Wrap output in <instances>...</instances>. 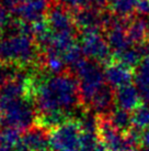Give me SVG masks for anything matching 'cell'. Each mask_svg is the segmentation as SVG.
Segmentation results:
<instances>
[{
    "label": "cell",
    "instance_id": "30bf717a",
    "mask_svg": "<svg viewBox=\"0 0 149 151\" xmlns=\"http://www.w3.org/2000/svg\"><path fill=\"white\" fill-rule=\"evenodd\" d=\"M50 4L47 0H24L14 8L17 17L28 24H34L43 21L44 16H47Z\"/></svg>",
    "mask_w": 149,
    "mask_h": 151
},
{
    "label": "cell",
    "instance_id": "484cf974",
    "mask_svg": "<svg viewBox=\"0 0 149 151\" xmlns=\"http://www.w3.org/2000/svg\"><path fill=\"white\" fill-rule=\"evenodd\" d=\"M0 151H16V147L6 141L0 134Z\"/></svg>",
    "mask_w": 149,
    "mask_h": 151
},
{
    "label": "cell",
    "instance_id": "52a82bcc",
    "mask_svg": "<svg viewBox=\"0 0 149 151\" xmlns=\"http://www.w3.org/2000/svg\"><path fill=\"white\" fill-rule=\"evenodd\" d=\"M47 24L50 32L54 34H77V27L74 17H70L69 10L62 4H56L50 7L47 12Z\"/></svg>",
    "mask_w": 149,
    "mask_h": 151
},
{
    "label": "cell",
    "instance_id": "5b68a950",
    "mask_svg": "<svg viewBox=\"0 0 149 151\" xmlns=\"http://www.w3.org/2000/svg\"><path fill=\"white\" fill-rule=\"evenodd\" d=\"M82 131L77 120L69 119L50 132V147L53 151H80Z\"/></svg>",
    "mask_w": 149,
    "mask_h": 151
},
{
    "label": "cell",
    "instance_id": "4316f807",
    "mask_svg": "<svg viewBox=\"0 0 149 151\" xmlns=\"http://www.w3.org/2000/svg\"><path fill=\"white\" fill-rule=\"evenodd\" d=\"M141 143L144 145V147L149 148V127L144 130V132L141 134Z\"/></svg>",
    "mask_w": 149,
    "mask_h": 151
},
{
    "label": "cell",
    "instance_id": "ffe728a7",
    "mask_svg": "<svg viewBox=\"0 0 149 151\" xmlns=\"http://www.w3.org/2000/svg\"><path fill=\"white\" fill-rule=\"evenodd\" d=\"M21 68L22 67L14 65V64L0 62V87L12 82V81L20 78Z\"/></svg>",
    "mask_w": 149,
    "mask_h": 151
},
{
    "label": "cell",
    "instance_id": "6da1fadb",
    "mask_svg": "<svg viewBox=\"0 0 149 151\" xmlns=\"http://www.w3.org/2000/svg\"><path fill=\"white\" fill-rule=\"evenodd\" d=\"M31 91L35 87V105L40 116L59 115L68 118L78 107L80 99L79 83L74 73L64 72L32 85Z\"/></svg>",
    "mask_w": 149,
    "mask_h": 151
},
{
    "label": "cell",
    "instance_id": "9a60e30c",
    "mask_svg": "<svg viewBox=\"0 0 149 151\" xmlns=\"http://www.w3.org/2000/svg\"><path fill=\"white\" fill-rule=\"evenodd\" d=\"M127 35L133 44H144L149 38V31L147 22L144 19L133 18L126 29Z\"/></svg>",
    "mask_w": 149,
    "mask_h": 151
},
{
    "label": "cell",
    "instance_id": "2e32d148",
    "mask_svg": "<svg viewBox=\"0 0 149 151\" xmlns=\"http://www.w3.org/2000/svg\"><path fill=\"white\" fill-rule=\"evenodd\" d=\"M134 81L141 101L149 106V67L144 62L136 68Z\"/></svg>",
    "mask_w": 149,
    "mask_h": 151
},
{
    "label": "cell",
    "instance_id": "f1b7e54d",
    "mask_svg": "<svg viewBox=\"0 0 149 151\" xmlns=\"http://www.w3.org/2000/svg\"><path fill=\"white\" fill-rule=\"evenodd\" d=\"M144 63L149 67V58H145V61H144Z\"/></svg>",
    "mask_w": 149,
    "mask_h": 151
},
{
    "label": "cell",
    "instance_id": "277c9868",
    "mask_svg": "<svg viewBox=\"0 0 149 151\" xmlns=\"http://www.w3.org/2000/svg\"><path fill=\"white\" fill-rule=\"evenodd\" d=\"M71 73L78 80L81 103L89 106L93 96L106 82L102 65L95 61L83 59L74 67Z\"/></svg>",
    "mask_w": 149,
    "mask_h": 151
},
{
    "label": "cell",
    "instance_id": "7402d4cb",
    "mask_svg": "<svg viewBox=\"0 0 149 151\" xmlns=\"http://www.w3.org/2000/svg\"><path fill=\"white\" fill-rule=\"evenodd\" d=\"M133 127L139 130L147 129L149 127V106H139L133 111L132 115Z\"/></svg>",
    "mask_w": 149,
    "mask_h": 151
},
{
    "label": "cell",
    "instance_id": "4dcf8cb0",
    "mask_svg": "<svg viewBox=\"0 0 149 151\" xmlns=\"http://www.w3.org/2000/svg\"><path fill=\"white\" fill-rule=\"evenodd\" d=\"M146 22H147V27H148V31H149V18L146 20Z\"/></svg>",
    "mask_w": 149,
    "mask_h": 151
},
{
    "label": "cell",
    "instance_id": "3957f363",
    "mask_svg": "<svg viewBox=\"0 0 149 151\" xmlns=\"http://www.w3.org/2000/svg\"><path fill=\"white\" fill-rule=\"evenodd\" d=\"M28 95L0 97V120L4 127L25 131L34 126L35 108Z\"/></svg>",
    "mask_w": 149,
    "mask_h": 151
},
{
    "label": "cell",
    "instance_id": "d6986e66",
    "mask_svg": "<svg viewBox=\"0 0 149 151\" xmlns=\"http://www.w3.org/2000/svg\"><path fill=\"white\" fill-rule=\"evenodd\" d=\"M137 0H112L110 4L111 11L118 17L127 18L136 8Z\"/></svg>",
    "mask_w": 149,
    "mask_h": 151
},
{
    "label": "cell",
    "instance_id": "ac0fdd59",
    "mask_svg": "<svg viewBox=\"0 0 149 151\" xmlns=\"http://www.w3.org/2000/svg\"><path fill=\"white\" fill-rule=\"evenodd\" d=\"M109 118H110L111 122L113 124V126L117 128L120 131L124 132V134H126L128 130L132 129V116L125 109H115L114 111H112L109 115Z\"/></svg>",
    "mask_w": 149,
    "mask_h": 151
},
{
    "label": "cell",
    "instance_id": "83f0119b",
    "mask_svg": "<svg viewBox=\"0 0 149 151\" xmlns=\"http://www.w3.org/2000/svg\"><path fill=\"white\" fill-rule=\"evenodd\" d=\"M95 4H98L99 6H105L108 4H111L112 0H94Z\"/></svg>",
    "mask_w": 149,
    "mask_h": 151
},
{
    "label": "cell",
    "instance_id": "7a4b0ae2",
    "mask_svg": "<svg viewBox=\"0 0 149 151\" xmlns=\"http://www.w3.org/2000/svg\"><path fill=\"white\" fill-rule=\"evenodd\" d=\"M38 61V46L32 25L19 22L8 27L0 35V62L29 66Z\"/></svg>",
    "mask_w": 149,
    "mask_h": 151
},
{
    "label": "cell",
    "instance_id": "8992f818",
    "mask_svg": "<svg viewBox=\"0 0 149 151\" xmlns=\"http://www.w3.org/2000/svg\"><path fill=\"white\" fill-rule=\"evenodd\" d=\"M81 49L83 54L101 65H109L113 60V52L108 41L101 35L100 29L82 31Z\"/></svg>",
    "mask_w": 149,
    "mask_h": 151
},
{
    "label": "cell",
    "instance_id": "8fae6325",
    "mask_svg": "<svg viewBox=\"0 0 149 151\" xmlns=\"http://www.w3.org/2000/svg\"><path fill=\"white\" fill-rule=\"evenodd\" d=\"M114 103L115 93L112 86L105 83L93 96L89 104V108L98 116H109L113 111Z\"/></svg>",
    "mask_w": 149,
    "mask_h": 151
},
{
    "label": "cell",
    "instance_id": "1f68e13d",
    "mask_svg": "<svg viewBox=\"0 0 149 151\" xmlns=\"http://www.w3.org/2000/svg\"><path fill=\"white\" fill-rule=\"evenodd\" d=\"M127 151H136V150H135V149H128Z\"/></svg>",
    "mask_w": 149,
    "mask_h": 151
},
{
    "label": "cell",
    "instance_id": "603a6c76",
    "mask_svg": "<svg viewBox=\"0 0 149 151\" xmlns=\"http://www.w3.org/2000/svg\"><path fill=\"white\" fill-rule=\"evenodd\" d=\"M93 1L94 0H59V4L68 10H72L74 12H76L81 9L92 7Z\"/></svg>",
    "mask_w": 149,
    "mask_h": 151
},
{
    "label": "cell",
    "instance_id": "44dd1931",
    "mask_svg": "<svg viewBox=\"0 0 149 151\" xmlns=\"http://www.w3.org/2000/svg\"><path fill=\"white\" fill-rule=\"evenodd\" d=\"M80 151H108L98 134L82 132Z\"/></svg>",
    "mask_w": 149,
    "mask_h": 151
},
{
    "label": "cell",
    "instance_id": "7c38bea8",
    "mask_svg": "<svg viewBox=\"0 0 149 151\" xmlns=\"http://www.w3.org/2000/svg\"><path fill=\"white\" fill-rule=\"evenodd\" d=\"M102 16H103V10H98L90 7L74 12V20L77 29H80L81 31L93 29L101 30Z\"/></svg>",
    "mask_w": 149,
    "mask_h": 151
},
{
    "label": "cell",
    "instance_id": "4fadbf2b",
    "mask_svg": "<svg viewBox=\"0 0 149 151\" xmlns=\"http://www.w3.org/2000/svg\"><path fill=\"white\" fill-rule=\"evenodd\" d=\"M105 81L112 87H122L125 85L131 84L133 80V74L131 68L124 66L123 64L113 61L112 63L105 66L104 71Z\"/></svg>",
    "mask_w": 149,
    "mask_h": 151
},
{
    "label": "cell",
    "instance_id": "5bb4252c",
    "mask_svg": "<svg viewBox=\"0 0 149 151\" xmlns=\"http://www.w3.org/2000/svg\"><path fill=\"white\" fill-rule=\"evenodd\" d=\"M115 101L120 108L125 109L127 111H131V110L134 111L135 109L139 107L141 99L136 86L128 84L116 88Z\"/></svg>",
    "mask_w": 149,
    "mask_h": 151
},
{
    "label": "cell",
    "instance_id": "d6a6232c",
    "mask_svg": "<svg viewBox=\"0 0 149 151\" xmlns=\"http://www.w3.org/2000/svg\"><path fill=\"white\" fill-rule=\"evenodd\" d=\"M0 122H1V120H0Z\"/></svg>",
    "mask_w": 149,
    "mask_h": 151
},
{
    "label": "cell",
    "instance_id": "9c48e42d",
    "mask_svg": "<svg viewBox=\"0 0 149 151\" xmlns=\"http://www.w3.org/2000/svg\"><path fill=\"white\" fill-rule=\"evenodd\" d=\"M50 147V134L41 125H35L25 130L20 137L16 151H47Z\"/></svg>",
    "mask_w": 149,
    "mask_h": 151
},
{
    "label": "cell",
    "instance_id": "d4e9b609",
    "mask_svg": "<svg viewBox=\"0 0 149 151\" xmlns=\"http://www.w3.org/2000/svg\"><path fill=\"white\" fill-rule=\"evenodd\" d=\"M136 12L141 16H149V0H137Z\"/></svg>",
    "mask_w": 149,
    "mask_h": 151
},
{
    "label": "cell",
    "instance_id": "ba28073f",
    "mask_svg": "<svg viewBox=\"0 0 149 151\" xmlns=\"http://www.w3.org/2000/svg\"><path fill=\"white\" fill-rule=\"evenodd\" d=\"M98 136L108 151H127L125 134L113 126L109 116H99Z\"/></svg>",
    "mask_w": 149,
    "mask_h": 151
},
{
    "label": "cell",
    "instance_id": "cb8c5ba5",
    "mask_svg": "<svg viewBox=\"0 0 149 151\" xmlns=\"http://www.w3.org/2000/svg\"><path fill=\"white\" fill-rule=\"evenodd\" d=\"M9 25H10V23H9L8 9L0 2V35L8 29Z\"/></svg>",
    "mask_w": 149,
    "mask_h": 151
},
{
    "label": "cell",
    "instance_id": "e0dca14e",
    "mask_svg": "<svg viewBox=\"0 0 149 151\" xmlns=\"http://www.w3.org/2000/svg\"><path fill=\"white\" fill-rule=\"evenodd\" d=\"M143 56V53L139 47H128L126 50H123L121 52L113 53V60L115 62L123 64L124 66L128 68L138 67L140 65V60Z\"/></svg>",
    "mask_w": 149,
    "mask_h": 151
},
{
    "label": "cell",
    "instance_id": "f546056e",
    "mask_svg": "<svg viewBox=\"0 0 149 151\" xmlns=\"http://www.w3.org/2000/svg\"><path fill=\"white\" fill-rule=\"evenodd\" d=\"M140 151H149V148H147V147H145V148H143Z\"/></svg>",
    "mask_w": 149,
    "mask_h": 151
}]
</instances>
